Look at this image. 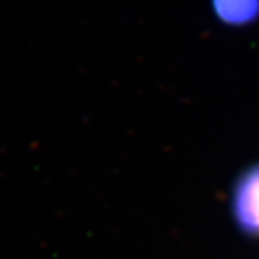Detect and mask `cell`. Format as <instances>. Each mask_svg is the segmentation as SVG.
Here are the masks:
<instances>
[{"instance_id": "cell-2", "label": "cell", "mask_w": 259, "mask_h": 259, "mask_svg": "<svg viewBox=\"0 0 259 259\" xmlns=\"http://www.w3.org/2000/svg\"><path fill=\"white\" fill-rule=\"evenodd\" d=\"M213 18L226 28L242 29L259 20V0H209Z\"/></svg>"}, {"instance_id": "cell-1", "label": "cell", "mask_w": 259, "mask_h": 259, "mask_svg": "<svg viewBox=\"0 0 259 259\" xmlns=\"http://www.w3.org/2000/svg\"><path fill=\"white\" fill-rule=\"evenodd\" d=\"M231 209L239 231L259 241V163L238 176L232 190Z\"/></svg>"}]
</instances>
